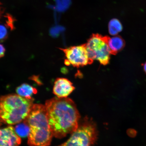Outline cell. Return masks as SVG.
Wrapping results in <instances>:
<instances>
[{
    "label": "cell",
    "instance_id": "cell-5",
    "mask_svg": "<svg viewBox=\"0 0 146 146\" xmlns=\"http://www.w3.org/2000/svg\"><path fill=\"white\" fill-rule=\"evenodd\" d=\"M107 38V36L94 34L85 44L90 59L93 61L97 60L104 65L108 64L111 54L108 44Z\"/></svg>",
    "mask_w": 146,
    "mask_h": 146
},
{
    "label": "cell",
    "instance_id": "cell-8",
    "mask_svg": "<svg viewBox=\"0 0 146 146\" xmlns=\"http://www.w3.org/2000/svg\"><path fill=\"white\" fill-rule=\"evenodd\" d=\"M75 88L69 80L64 78H56L53 89L54 94L60 98H67Z\"/></svg>",
    "mask_w": 146,
    "mask_h": 146
},
{
    "label": "cell",
    "instance_id": "cell-7",
    "mask_svg": "<svg viewBox=\"0 0 146 146\" xmlns=\"http://www.w3.org/2000/svg\"><path fill=\"white\" fill-rule=\"evenodd\" d=\"M0 141V146H19L21 143V137L12 126L1 129Z\"/></svg>",
    "mask_w": 146,
    "mask_h": 146
},
{
    "label": "cell",
    "instance_id": "cell-18",
    "mask_svg": "<svg viewBox=\"0 0 146 146\" xmlns=\"http://www.w3.org/2000/svg\"><path fill=\"white\" fill-rule=\"evenodd\" d=\"M143 69L145 72L146 73V62L143 65Z\"/></svg>",
    "mask_w": 146,
    "mask_h": 146
},
{
    "label": "cell",
    "instance_id": "cell-12",
    "mask_svg": "<svg viewBox=\"0 0 146 146\" xmlns=\"http://www.w3.org/2000/svg\"><path fill=\"white\" fill-rule=\"evenodd\" d=\"M109 32L111 35L116 36L123 30V26L120 21L117 19H113L109 22Z\"/></svg>",
    "mask_w": 146,
    "mask_h": 146
},
{
    "label": "cell",
    "instance_id": "cell-2",
    "mask_svg": "<svg viewBox=\"0 0 146 146\" xmlns=\"http://www.w3.org/2000/svg\"><path fill=\"white\" fill-rule=\"evenodd\" d=\"M27 120L30 127L28 145L50 146L53 135L47 119L45 105L34 104Z\"/></svg>",
    "mask_w": 146,
    "mask_h": 146
},
{
    "label": "cell",
    "instance_id": "cell-9",
    "mask_svg": "<svg viewBox=\"0 0 146 146\" xmlns=\"http://www.w3.org/2000/svg\"><path fill=\"white\" fill-rule=\"evenodd\" d=\"M107 43L111 54H116L121 51L125 46V42L121 36H115L112 37L108 36Z\"/></svg>",
    "mask_w": 146,
    "mask_h": 146
},
{
    "label": "cell",
    "instance_id": "cell-16",
    "mask_svg": "<svg viewBox=\"0 0 146 146\" xmlns=\"http://www.w3.org/2000/svg\"><path fill=\"white\" fill-rule=\"evenodd\" d=\"M30 79L33 80V81L35 82L38 85H41L42 84L40 80L39 77L37 76H33L30 78Z\"/></svg>",
    "mask_w": 146,
    "mask_h": 146
},
{
    "label": "cell",
    "instance_id": "cell-17",
    "mask_svg": "<svg viewBox=\"0 0 146 146\" xmlns=\"http://www.w3.org/2000/svg\"><path fill=\"white\" fill-rule=\"evenodd\" d=\"M5 50L3 46V45L1 44V53H0V57H3L5 56Z\"/></svg>",
    "mask_w": 146,
    "mask_h": 146
},
{
    "label": "cell",
    "instance_id": "cell-10",
    "mask_svg": "<svg viewBox=\"0 0 146 146\" xmlns=\"http://www.w3.org/2000/svg\"><path fill=\"white\" fill-rule=\"evenodd\" d=\"M16 92L18 95L23 97L31 98L33 94L37 92L36 89L27 84H23L17 88Z\"/></svg>",
    "mask_w": 146,
    "mask_h": 146
},
{
    "label": "cell",
    "instance_id": "cell-13",
    "mask_svg": "<svg viewBox=\"0 0 146 146\" xmlns=\"http://www.w3.org/2000/svg\"><path fill=\"white\" fill-rule=\"evenodd\" d=\"M56 9L58 11L63 12L66 10L70 5L71 0H54Z\"/></svg>",
    "mask_w": 146,
    "mask_h": 146
},
{
    "label": "cell",
    "instance_id": "cell-3",
    "mask_svg": "<svg viewBox=\"0 0 146 146\" xmlns=\"http://www.w3.org/2000/svg\"><path fill=\"white\" fill-rule=\"evenodd\" d=\"M33 98L23 97L16 94L2 96L0 102L1 122L14 125L26 119L34 104Z\"/></svg>",
    "mask_w": 146,
    "mask_h": 146
},
{
    "label": "cell",
    "instance_id": "cell-4",
    "mask_svg": "<svg viewBox=\"0 0 146 146\" xmlns=\"http://www.w3.org/2000/svg\"><path fill=\"white\" fill-rule=\"evenodd\" d=\"M97 136L96 124L87 117L67 141L58 146H93Z\"/></svg>",
    "mask_w": 146,
    "mask_h": 146
},
{
    "label": "cell",
    "instance_id": "cell-6",
    "mask_svg": "<svg viewBox=\"0 0 146 146\" xmlns=\"http://www.w3.org/2000/svg\"><path fill=\"white\" fill-rule=\"evenodd\" d=\"M60 49L63 51L66 58L65 61L66 65L78 68L90 64L93 62L89 57L85 44Z\"/></svg>",
    "mask_w": 146,
    "mask_h": 146
},
{
    "label": "cell",
    "instance_id": "cell-1",
    "mask_svg": "<svg viewBox=\"0 0 146 146\" xmlns=\"http://www.w3.org/2000/svg\"><path fill=\"white\" fill-rule=\"evenodd\" d=\"M45 105L49 125L55 137L63 138L78 129L80 116L75 104L70 98L56 97L47 100Z\"/></svg>",
    "mask_w": 146,
    "mask_h": 146
},
{
    "label": "cell",
    "instance_id": "cell-15",
    "mask_svg": "<svg viewBox=\"0 0 146 146\" xmlns=\"http://www.w3.org/2000/svg\"><path fill=\"white\" fill-rule=\"evenodd\" d=\"M63 27H55L51 29L50 31V33L52 36H57L60 32L62 31Z\"/></svg>",
    "mask_w": 146,
    "mask_h": 146
},
{
    "label": "cell",
    "instance_id": "cell-11",
    "mask_svg": "<svg viewBox=\"0 0 146 146\" xmlns=\"http://www.w3.org/2000/svg\"><path fill=\"white\" fill-rule=\"evenodd\" d=\"M14 129L16 133L20 137L24 138L28 137L30 133V127L27 118L21 123L17 124Z\"/></svg>",
    "mask_w": 146,
    "mask_h": 146
},
{
    "label": "cell",
    "instance_id": "cell-14",
    "mask_svg": "<svg viewBox=\"0 0 146 146\" xmlns=\"http://www.w3.org/2000/svg\"><path fill=\"white\" fill-rule=\"evenodd\" d=\"M1 41L4 40L6 39L8 36V32H7L6 27L3 25H1Z\"/></svg>",
    "mask_w": 146,
    "mask_h": 146
}]
</instances>
